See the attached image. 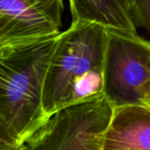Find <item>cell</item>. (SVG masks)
Listing matches in <instances>:
<instances>
[{"label": "cell", "mask_w": 150, "mask_h": 150, "mask_svg": "<svg viewBox=\"0 0 150 150\" xmlns=\"http://www.w3.org/2000/svg\"><path fill=\"white\" fill-rule=\"evenodd\" d=\"M57 38L0 54V124L27 150L49 120L42 91Z\"/></svg>", "instance_id": "1"}, {"label": "cell", "mask_w": 150, "mask_h": 150, "mask_svg": "<svg viewBox=\"0 0 150 150\" xmlns=\"http://www.w3.org/2000/svg\"><path fill=\"white\" fill-rule=\"evenodd\" d=\"M103 150H150V109L137 105L115 108Z\"/></svg>", "instance_id": "6"}, {"label": "cell", "mask_w": 150, "mask_h": 150, "mask_svg": "<svg viewBox=\"0 0 150 150\" xmlns=\"http://www.w3.org/2000/svg\"><path fill=\"white\" fill-rule=\"evenodd\" d=\"M61 0H0V45L26 46L60 35Z\"/></svg>", "instance_id": "5"}, {"label": "cell", "mask_w": 150, "mask_h": 150, "mask_svg": "<svg viewBox=\"0 0 150 150\" xmlns=\"http://www.w3.org/2000/svg\"><path fill=\"white\" fill-rule=\"evenodd\" d=\"M69 6L72 21L91 23L105 29L137 34L125 0H71Z\"/></svg>", "instance_id": "7"}, {"label": "cell", "mask_w": 150, "mask_h": 150, "mask_svg": "<svg viewBox=\"0 0 150 150\" xmlns=\"http://www.w3.org/2000/svg\"><path fill=\"white\" fill-rule=\"evenodd\" d=\"M105 30L104 97L114 109H150V41L138 34Z\"/></svg>", "instance_id": "3"}, {"label": "cell", "mask_w": 150, "mask_h": 150, "mask_svg": "<svg viewBox=\"0 0 150 150\" xmlns=\"http://www.w3.org/2000/svg\"><path fill=\"white\" fill-rule=\"evenodd\" d=\"M22 46H3L0 45V54L4 53L11 48ZM0 150H27L26 148L18 145L7 133L4 127L0 124Z\"/></svg>", "instance_id": "9"}, {"label": "cell", "mask_w": 150, "mask_h": 150, "mask_svg": "<svg viewBox=\"0 0 150 150\" xmlns=\"http://www.w3.org/2000/svg\"><path fill=\"white\" fill-rule=\"evenodd\" d=\"M113 111L104 96L65 107L50 118L28 150H103Z\"/></svg>", "instance_id": "4"}, {"label": "cell", "mask_w": 150, "mask_h": 150, "mask_svg": "<svg viewBox=\"0 0 150 150\" xmlns=\"http://www.w3.org/2000/svg\"><path fill=\"white\" fill-rule=\"evenodd\" d=\"M135 27L142 26L150 34V0H125Z\"/></svg>", "instance_id": "8"}, {"label": "cell", "mask_w": 150, "mask_h": 150, "mask_svg": "<svg viewBox=\"0 0 150 150\" xmlns=\"http://www.w3.org/2000/svg\"><path fill=\"white\" fill-rule=\"evenodd\" d=\"M106 30L98 25L72 21L58 36L42 91V105L50 118L67 107L73 85L91 71L103 70Z\"/></svg>", "instance_id": "2"}]
</instances>
